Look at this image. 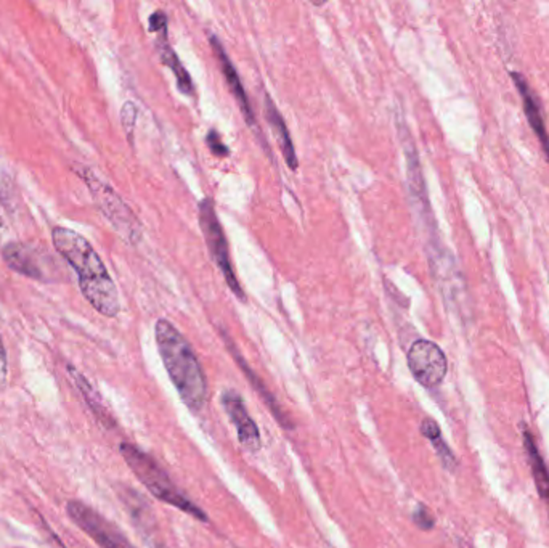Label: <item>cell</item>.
Instances as JSON below:
<instances>
[{
    "mask_svg": "<svg viewBox=\"0 0 549 548\" xmlns=\"http://www.w3.org/2000/svg\"><path fill=\"white\" fill-rule=\"evenodd\" d=\"M52 240L58 254L76 270L79 288L92 308L101 316H117L121 310L117 288L91 243L81 233L65 227H55Z\"/></svg>",
    "mask_w": 549,
    "mask_h": 548,
    "instance_id": "6da1fadb",
    "label": "cell"
},
{
    "mask_svg": "<svg viewBox=\"0 0 549 548\" xmlns=\"http://www.w3.org/2000/svg\"><path fill=\"white\" fill-rule=\"evenodd\" d=\"M155 336L166 372L179 396L191 412H199L205 407L207 398V382L195 351L185 336L166 318L156 322Z\"/></svg>",
    "mask_w": 549,
    "mask_h": 548,
    "instance_id": "7a4b0ae2",
    "label": "cell"
},
{
    "mask_svg": "<svg viewBox=\"0 0 549 548\" xmlns=\"http://www.w3.org/2000/svg\"><path fill=\"white\" fill-rule=\"evenodd\" d=\"M119 452L131 468L132 473L137 476V480L149 490L151 496H155L157 500L165 502L167 505L179 508L187 515L197 518L201 523H207V515L205 512L198 507L195 502H191L185 492H182L175 486L171 476L166 473V470H163V466L159 465L155 458L129 442H123L119 446Z\"/></svg>",
    "mask_w": 549,
    "mask_h": 548,
    "instance_id": "3957f363",
    "label": "cell"
},
{
    "mask_svg": "<svg viewBox=\"0 0 549 548\" xmlns=\"http://www.w3.org/2000/svg\"><path fill=\"white\" fill-rule=\"evenodd\" d=\"M84 179H85L87 187L91 189L93 199L97 201L101 213L115 227L117 233L131 245H137L141 240V225L135 214L132 213L131 208L124 203L123 199L119 198V195L109 185L101 182L99 177L92 174L89 169H85Z\"/></svg>",
    "mask_w": 549,
    "mask_h": 548,
    "instance_id": "277c9868",
    "label": "cell"
},
{
    "mask_svg": "<svg viewBox=\"0 0 549 548\" xmlns=\"http://www.w3.org/2000/svg\"><path fill=\"white\" fill-rule=\"evenodd\" d=\"M198 209H199V227H201L203 235H205L206 245H207L211 258L221 269L222 275L225 277L230 290L237 294V298L246 301L245 291L241 288L237 275L233 272L231 261H230L229 245H227L225 235L222 230L219 217L215 214L213 199H203Z\"/></svg>",
    "mask_w": 549,
    "mask_h": 548,
    "instance_id": "5b68a950",
    "label": "cell"
},
{
    "mask_svg": "<svg viewBox=\"0 0 549 548\" xmlns=\"http://www.w3.org/2000/svg\"><path fill=\"white\" fill-rule=\"evenodd\" d=\"M66 512L73 523L81 528L100 548H135L115 524L109 523L107 518L83 502H68Z\"/></svg>",
    "mask_w": 549,
    "mask_h": 548,
    "instance_id": "8992f818",
    "label": "cell"
},
{
    "mask_svg": "<svg viewBox=\"0 0 549 548\" xmlns=\"http://www.w3.org/2000/svg\"><path fill=\"white\" fill-rule=\"evenodd\" d=\"M408 367L416 382L424 388H435L443 382L448 362L442 349L427 340L415 341L408 351Z\"/></svg>",
    "mask_w": 549,
    "mask_h": 548,
    "instance_id": "52a82bcc",
    "label": "cell"
},
{
    "mask_svg": "<svg viewBox=\"0 0 549 548\" xmlns=\"http://www.w3.org/2000/svg\"><path fill=\"white\" fill-rule=\"evenodd\" d=\"M222 406L230 416V422L235 424L238 432L239 444L249 452H259L262 447L261 432L254 420L247 414L245 400L237 391L229 390L222 394Z\"/></svg>",
    "mask_w": 549,
    "mask_h": 548,
    "instance_id": "ba28073f",
    "label": "cell"
},
{
    "mask_svg": "<svg viewBox=\"0 0 549 548\" xmlns=\"http://www.w3.org/2000/svg\"><path fill=\"white\" fill-rule=\"evenodd\" d=\"M2 256L5 264L15 270L17 274L25 275L34 280H44V269L37 249L31 248L23 243H9L2 249Z\"/></svg>",
    "mask_w": 549,
    "mask_h": 548,
    "instance_id": "9c48e42d",
    "label": "cell"
},
{
    "mask_svg": "<svg viewBox=\"0 0 549 548\" xmlns=\"http://www.w3.org/2000/svg\"><path fill=\"white\" fill-rule=\"evenodd\" d=\"M209 41H211V45H213L214 52H215V57H217L219 63H221L222 73L225 76V81L229 84L230 91H231L233 97L237 100V103H238L239 109L243 111V115L246 117L247 125H254V111L251 109V103L247 100L246 92H245V87L241 84L237 69H235L233 63L227 57V53H225V50L222 47L219 39L215 36H211Z\"/></svg>",
    "mask_w": 549,
    "mask_h": 548,
    "instance_id": "30bf717a",
    "label": "cell"
},
{
    "mask_svg": "<svg viewBox=\"0 0 549 548\" xmlns=\"http://www.w3.org/2000/svg\"><path fill=\"white\" fill-rule=\"evenodd\" d=\"M511 77H513V81L516 84L519 93H521V97H522V101H524L527 119H529V123L532 125L533 131L537 133L538 141H541V147L545 149V153H546L549 161V135L548 131H546V125H545V121H543V115H541L540 101L537 99V95L533 93L529 83L525 81L524 76H521L519 73H511Z\"/></svg>",
    "mask_w": 549,
    "mask_h": 548,
    "instance_id": "8fae6325",
    "label": "cell"
},
{
    "mask_svg": "<svg viewBox=\"0 0 549 548\" xmlns=\"http://www.w3.org/2000/svg\"><path fill=\"white\" fill-rule=\"evenodd\" d=\"M127 510L131 512L132 518L135 520V524L139 526L140 531L143 532L149 548H166L165 544L159 542L157 534V524L155 516L151 513V507L148 505L143 498L140 497L135 490H129V497L125 498Z\"/></svg>",
    "mask_w": 549,
    "mask_h": 548,
    "instance_id": "7c38bea8",
    "label": "cell"
},
{
    "mask_svg": "<svg viewBox=\"0 0 549 548\" xmlns=\"http://www.w3.org/2000/svg\"><path fill=\"white\" fill-rule=\"evenodd\" d=\"M265 115H267L269 125H271L273 133H275L277 139H279V149L283 151V157H285L287 167H291L293 171H295L297 166H299V161H297V157H295V143H293V139H291V133L287 131L285 119H283L281 113L275 107V103L271 101L269 95H265Z\"/></svg>",
    "mask_w": 549,
    "mask_h": 548,
    "instance_id": "4fadbf2b",
    "label": "cell"
},
{
    "mask_svg": "<svg viewBox=\"0 0 549 548\" xmlns=\"http://www.w3.org/2000/svg\"><path fill=\"white\" fill-rule=\"evenodd\" d=\"M524 447L529 455V463L532 466L533 480L535 486L540 494L541 500L546 504L549 513V470L545 460L541 457L538 448L535 446L532 434L525 428L524 430Z\"/></svg>",
    "mask_w": 549,
    "mask_h": 548,
    "instance_id": "5bb4252c",
    "label": "cell"
},
{
    "mask_svg": "<svg viewBox=\"0 0 549 548\" xmlns=\"http://www.w3.org/2000/svg\"><path fill=\"white\" fill-rule=\"evenodd\" d=\"M230 351L233 352V358L238 360L239 366H241V368H243V372L246 374L247 378H251V383L254 384L255 390H257V392L261 394V398L265 400V404H267V406L270 407L271 414H273V415H275V418L279 420V424H281V426H285V428H293L295 424L291 423V420H289V418H287V414L283 412V408L279 407V402H277V399L271 396L270 391L265 388V384H263L262 380H259V378L255 376L254 372H253V370H251V368H249V367L245 364V360H243V359H241V356H239L238 351H235V349H233V346H230Z\"/></svg>",
    "mask_w": 549,
    "mask_h": 548,
    "instance_id": "9a60e30c",
    "label": "cell"
},
{
    "mask_svg": "<svg viewBox=\"0 0 549 548\" xmlns=\"http://www.w3.org/2000/svg\"><path fill=\"white\" fill-rule=\"evenodd\" d=\"M69 374L73 376L76 386L81 391V394H83L84 399H85L87 406H89L92 412H93V415L97 416L100 422L105 424V426L111 428V426L115 424V422H113V418L109 415L107 407L103 406V400H101V398L97 394V391L93 390L91 383L87 382L83 375L79 374V372H76L74 368H69Z\"/></svg>",
    "mask_w": 549,
    "mask_h": 548,
    "instance_id": "2e32d148",
    "label": "cell"
},
{
    "mask_svg": "<svg viewBox=\"0 0 549 548\" xmlns=\"http://www.w3.org/2000/svg\"><path fill=\"white\" fill-rule=\"evenodd\" d=\"M421 432H423L424 438H427V439L432 442L437 455L442 460L443 466H445L447 470L453 471V470L456 468V465H458V462H456V458H455V454L451 452V448L445 444L442 432H440V426L437 424V422L432 420V418H424L423 423H421Z\"/></svg>",
    "mask_w": 549,
    "mask_h": 548,
    "instance_id": "e0dca14e",
    "label": "cell"
},
{
    "mask_svg": "<svg viewBox=\"0 0 549 548\" xmlns=\"http://www.w3.org/2000/svg\"><path fill=\"white\" fill-rule=\"evenodd\" d=\"M159 52H161V59H163V61H165L167 67L173 69L174 75L177 77L179 89H181L183 93H187V95H195V85H193V81H191V77H190L189 71L182 65L181 60L175 55V52L169 47V44L166 42L165 47H161Z\"/></svg>",
    "mask_w": 549,
    "mask_h": 548,
    "instance_id": "ac0fdd59",
    "label": "cell"
},
{
    "mask_svg": "<svg viewBox=\"0 0 549 548\" xmlns=\"http://www.w3.org/2000/svg\"><path fill=\"white\" fill-rule=\"evenodd\" d=\"M413 521L418 526L421 531H431L434 528V516L431 515V512L424 505H419L415 513H413Z\"/></svg>",
    "mask_w": 549,
    "mask_h": 548,
    "instance_id": "d6986e66",
    "label": "cell"
},
{
    "mask_svg": "<svg viewBox=\"0 0 549 548\" xmlns=\"http://www.w3.org/2000/svg\"><path fill=\"white\" fill-rule=\"evenodd\" d=\"M206 141H207V147H209V149L213 151L215 157H229V147L222 141L221 133H217V131L211 129L209 133H207V137H206Z\"/></svg>",
    "mask_w": 549,
    "mask_h": 548,
    "instance_id": "ffe728a7",
    "label": "cell"
},
{
    "mask_svg": "<svg viewBox=\"0 0 549 548\" xmlns=\"http://www.w3.org/2000/svg\"><path fill=\"white\" fill-rule=\"evenodd\" d=\"M121 121H123L125 133L131 135L135 121H137V107L132 101L124 103L123 109H121Z\"/></svg>",
    "mask_w": 549,
    "mask_h": 548,
    "instance_id": "44dd1931",
    "label": "cell"
},
{
    "mask_svg": "<svg viewBox=\"0 0 549 548\" xmlns=\"http://www.w3.org/2000/svg\"><path fill=\"white\" fill-rule=\"evenodd\" d=\"M9 382V360H7V351L4 346V341L0 338V392L5 390Z\"/></svg>",
    "mask_w": 549,
    "mask_h": 548,
    "instance_id": "7402d4cb",
    "label": "cell"
},
{
    "mask_svg": "<svg viewBox=\"0 0 549 548\" xmlns=\"http://www.w3.org/2000/svg\"><path fill=\"white\" fill-rule=\"evenodd\" d=\"M149 31L151 33H159V31H167V17L165 12H155L149 17Z\"/></svg>",
    "mask_w": 549,
    "mask_h": 548,
    "instance_id": "603a6c76",
    "label": "cell"
},
{
    "mask_svg": "<svg viewBox=\"0 0 549 548\" xmlns=\"http://www.w3.org/2000/svg\"><path fill=\"white\" fill-rule=\"evenodd\" d=\"M47 532H49V540H50V547L52 548H65V545L60 542L57 536H55V532L52 531L47 528Z\"/></svg>",
    "mask_w": 549,
    "mask_h": 548,
    "instance_id": "cb8c5ba5",
    "label": "cell"
}]
</instances>
